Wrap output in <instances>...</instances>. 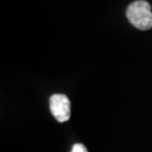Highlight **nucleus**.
<instances>
[{
  "instance_id": "2",
  "label": "nucleus",
  "mask_w": 152,
  "mask_h": 152,
  "mask_svg": "<svg viewBox=\"0 0 152 152\" xmlns=\"http://www.w3.org/2000/svg\"><path fill=\"white\" fill-rule=\"evenodd\" d=\"M50 109L60 123L70 120V100L65 95L55 94L50 98Z\"/></svg>"
},
{
  "instance_id": "3",
  "label": "nucleus",
  "mask_w": 152,
  "mask_h": 152,
  "mask_svg": "<svg viewBox=\"0 0 152 152\" xmlns=\"http://www.w3.org/2000/svg\"><path fill=\"white\" fill-rule=\"evenodd\" d=\"M70 152H88V151L83 144H81V143H76V144L72 147Z\"/></svg>"
},
{
  "instance_id": "1",
  "label": "nucleus",
  "mask_w": 152,
  "mask_h": 152,
  "mask_svg": "<svg viewBox=\"0 0 152 152\" xmlns=\"http://www.w3.org/2000/svg\"><path fill=\"white\" fill-rule=\"evenodd\" d=\"M126 16L134 27L141 31L152 28L151 5L144 0H137L132 2L126 9Z\"/></svg>"
}]
</instances>
